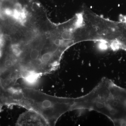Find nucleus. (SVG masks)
Returning <instances> with one entry per match:
<instances>
[{"mask_svg":"<svg viewBox=\"0 0 126 126\" xmlns=\"http://www.w3.org/2000/svg\"><path fill=\"white\" fill-rule=\"evenodd\" d=\"M74 110L96 111L111 119L115 124L126 126V90L103 78L92 91L75 98Z\"/></svg>","mask_w":126,"mask_h":126,"instance_id":"obj_1","label":"nucleus"},{"mask_svg":"<svg viewBox=\"0 0 126 126\" xmlns=\"http://www.w3.org/2000/svg\"><path fill=\"white\" fill-rule=\"evenodd\" d=\"M75 98L52 96L31 89H20L16 103L38 114L48 124L54 125L65 112L74 110Z\"/></svg>","mask_w":126,"mask_h":126,"instance_id":"obj_2","label":"nucleus"},{"mask_svg":"<svg viewBox=\"0 0 126 126\" xmlns=\"http://www.w3.org/2000/svg\"><path fill=\"white\" fill-rule=\"evenodd\" d=\"M12 52L16 57H19L23 53L22 49L18 44H14L11 46Z\"/></svg>","mask_w":126,"mask_h":126,"instance_id":"obj_3","label":"nucleus"},{"mask_svg":"<svg viewBox=\"0 0 126 126\" xmlns=\"http://www.w3.org/2000/svg\"><path fill=\"white\" fill-rule=\"evenodd\" d=\"M15 62L10 59H8L5 61L4 66L7 68H10L13 67L15 65Z\"/></svg>","mask_w":126,"mask_h":126,"instance_id":"obj_4","label":"nucleus"},{"mask_svg":"<svg viewBox=\"0 0 126 126\" xmlns=\"http://www.w3.org/2000/svg\"><path fill=\"white\" fill-rule=\"evenodd\" d=\"M2 40L1 37L0 36V46H1L2 45Z\"/></svg>","mask_w":126,"mask_h":126,"instance_id":"obj_5","label":"nucleus"},{"mask_svg":"<svg viewBox=\"0 0 126 126\" xmlns=\"http://www.w3.org/2000/svg\"><path fill=\"white\" fill-rule=\"evenodd\" d=\"M0 58L1 56V50H0Z\"/></svg>","mask_w":126,"mask_h":126,"instance_id":"obj_6","label":"nucleus"},{"mask_svg":"<svg viewBox=\"0 0 126 126\" xmlns=\"http://www.w3.org/2000/svg\"><path fill=\"white\" fill-rule=\"evenodd\" d=\"M1 4H0V5ZM1 11V9H0V14Z\"/></svg>","mask_w":126,"mask_h":126,"instance_id":"obj_7","label":"nucleus"}]
</instances>
